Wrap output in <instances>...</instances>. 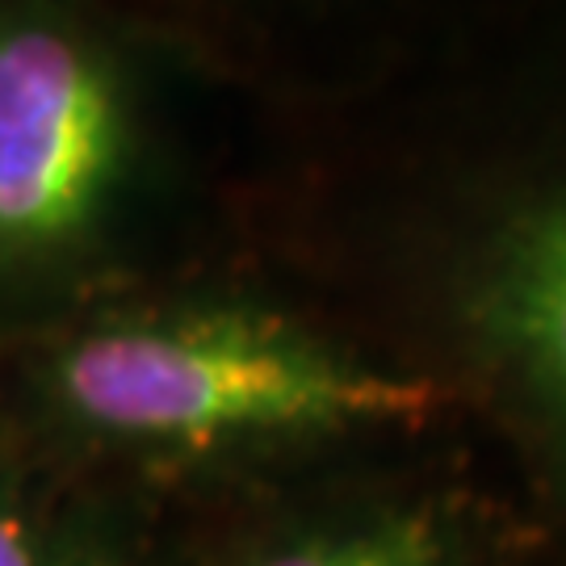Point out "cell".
I'll list each match as a JSON object with an SVG mask.
<instances>
[{
    "instance_id": "cell-1",
    "label": "cell",
    "mask_w": 566,
    "mask_h": 566,
    "mask_svg": "<svg viewBox=\"0 0 566 566\" xmlns=\"http://www.w3.org/2000/svg\"><path fill=\"white\" fill-rule=\"evenodd\" d=\"M46 395L97 441L168 453L420 424L437 386L243 311L109 319L63 344Z\"/></svg>"
},
{
    "instance_id": "cell-2",
    "label": "cell",
    "mask_w": 566,
    "mask_h": 566,
    "mask_svg": "<svg viewBox=\"0 0 566 566\" xmlns=\"http://www.w3.org/2000/svg\"><path fill=\"white\" fill-rule=\"evenodd\" d=\"M114 67L76 25L0 18V277L67 261L97 235L126 172Z\"/></svg>"
},
{
    "instance_id": "cell-3",
    "label": "cell",
    "mask_w": 566,
    "mask_h": 566,
    "mask_svg": "<svg viewBox=\"0 0 566 566\" xmlns=\"http://www.w3.org/2000/svg\"><path fill=\"white\" fill-rule=\"evenodd\" d=\"M486 319L566 441V206L512 227L486 282Z\"/></svg>"
},
{
    "instance_id": "cell-4",
    "label": "cell",
    "mask_w": 566,
    "mask_h": 566,
    "mask_svg": "<svg viewBox=\"0 0 566 566\" xmlns=\"http://www.w3.org/2000/svg\"><path fill=\"white\" fill-rule=\"evenodd\" d=\"M243 566H462V554L428 512L382 507L282 533Z\"/></svg>"
},
{
    "instance_id": "cell-5",
    "label": "cell",
    "mask_w": 566,
    "mask_h": 566,
    "mask_svg": "<svg viewBox=\"0 0 566 566\" xmlns=\"http://www.w3.org/2000/svg\"><path fill=\"white\" fill-rule=\"evenodd\" d=\"M51 554L34 516L0 495V566H51Z\"/></svg>"
},
{
    "instance_id": "cell-6",
    "label": "cell",
    "mask_w": 566,
    "mask_h": 566,
    "mask_svg": "<svg viewBox=\"0 0 566 566\" xmlns=\"http://www.w3.org/2000/svg\"><path fill=\"white\" fill-rule=\"evenodd\" d=\"M51 566H118V558L105 554L102 546H72V549H55Z\"/></svg>"
}]
</instances>
